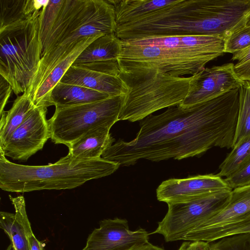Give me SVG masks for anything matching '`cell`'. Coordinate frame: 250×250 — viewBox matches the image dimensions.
<instances>
[{"label":"cell","instance_id":"cell-15","mask_svg":"<svg viewBox=\"0 0 250 250\" xmlns=\"http://www.w3.org/2000/svg\"><path fill=\"white\" fill-rule=\"evenodd\" d=\"M61 82L101 92L110 96H122L125 87L119 76L88 69L72 64Z\"/></svg>","mask_w":250,"mask_h":250},{"label":"cell","instance_id":"cell-10","mask_svg":"<svg viewBox=\"0 0 250 250\" xmlns=\"http://www.w3.org/2000/svg\"><path fill=\"white\" fill-rule=\"evenodd\" d=\"M47 110L43 106L34 107L23 124L0 147V151L13 160L26 161L41 150L50 139Z\"/></svg>","mask_w":250,"mask_h":250},{"label":"cell","instance_id":"cell-25","mask_svg":"<svg viewBox=\"0 0 250 250\" xmlns=\"http://www.w3.org/2000/svg\"><path fill=\"white\" fill-rule=\"evenodd\" d=\"M9 196L15 209L16 219L23 228L29 250H43L42 244L37 239L32 231L26 211L24 197L20 195L13 197L10 195Z\"/></svg>","mask_w":250,"mask_h":250},{"label":"cell","instance_id":"cell-4","mask_svg":"<svg viewBox=\"0 0 250 250\" xmlns=\"http://www.w3.org/2000/svg\"><path fill=\"white\" fill-rule=\"evenodd\" d=\"M120 166L102 157L77 160L66 156L48 165H23L10 162L0 151V188L13 192L72 189L110 175Z\"/></svg>","mask_w":250,"mask_h":250},{"label":"cell","instance_id":"cell-24","mask_svg":"<svg viewBox=\"0 0 250 250\" xmlns=\"http://www.w3.org/2000/svg\"><path fill=\"white\" fill-rule=\"evenodd\" d=\"M0 227L10 240L13 250H29L23 228L15 214L0 211Z\"/></svg>","mask_w":250,"mask_h":250},{"label":"cell","instance_id":"cell-8","mask_svg":"<svg viewBox=\"0 0 250 250\" xmlns=\"http://www.w3.org/2000/svg\"><path fill=\"white\" fill-rule=\"evenodd\" d=\"M232 190H224L185 202L168 204L167 212L151 234H160L167 242L183 240L190 231L222 210Z\"/></svg>","mask_w":250,"mask_h":250},{"label":"cell","instance_id":"cell-30","mask_svg":"<svg viewBox=\"0 0 250 250\" xmlns=\"http://www.w3.org/2000/svg\"><path fill=\"white\" fill-rule=\"evenodd\" d=\"M225 180L233 189L250 184V161L241 169Z\"/></svg>","mask_w":250,"mask_h":250},{"label":"cell","instance_id":"cell-28","mask_svg":"<svg viewBox=\"0 0 250 250\" xmlns=\"http://www.w3.org/2000/svg\"><path fill=\"white\" fill-rule=\"evenodd\" d=\"M208 250H250V234L233 235L209 244Z\"/></svg>","mask_w":250,"mask_h":250},{"label":"cell","instance_id":"cell-34","mask_svg":"<svg viewBox=\"0 0 250 250\" xmlns=\"http://www.w3.org/2000/svg\"><path fill=\"white\" fill-rule=\"evenodd\" d=\"M5 250H13V246L11 243L7 247Z\"/></svg>","mask_w":250,"mask_h":250},{"label":"cell","instance_id":"cell-26","mask_svg":"<svg viewBox=\"0 0 250 250\" xmlns=\"http://www.w3.org/2000/svg\"><path fill=\"white\" fill-rule=\"evenodd\" d=\"M63 0H50L42 9L40 16L39 30L42 42H44L58 15Z\"/></svg>","mask_w":250,"mask_h":250},{"label":"cell","instance_id":"cell-6","mask_svg":"<svg viewBox=\"0 0 250 250\" xmlns=\"http://www.w3.org/2000/svg\"><path fill=\"white\" fill-rule=\"evenodd\" d=\"M41 12L0 29V75L10 83L17 95L26 91L41 59Z\"/></svg>","mask_w":250,"mask_h":250},{"label":"cell","instance_id":"cell-14","mask_svg":"<svg viewBox=\"0 0 250 250\" xmlns=\"http://www.w3.org/2000/svg\"><path fill=\"white\" fill-rule=\"evenodd\" d=\"M104 34L86 37L79 41L63 59L54 66L42 80L28 92L35 107L51 106L50 95L53 88L59 83L82 52L93 41Z\"/></svg>","mask_w":250,"mask_h":250},{"label":"cell","instance_id":"cell-23","mask_svg":"<svg viewBox=\"0 0 250 250\" xmlns=\"http://www.w3.org/2000/svg\"><path fill=\"white\" fill-rule=\"evenodd\" d=\"M250 135V82L239 88V106L233 146Z\"/></svg>","mask_w":250,"mask_h":250},{"label":"cell","instance_id":"cell-9","mask_svg":"<svg viewBox=\"0 0 250 250\" xmlns=\"http://www.w3.org/2000/svg\"><path fill=\"white\" fill-rule=\"evenodd\" d=\"M243 234H250V184L232 189L227 206L188 232L183 240L209 243Z\"/></svg>","mask_w":250,"mask_h":250},{"label":"cell","instance_id":"cell-12","mask_svg":"<svg viewBox=\"0 0 250 250\" xmlns=\"http://www.w3.org/2000/svg\"><path fill=\"white\" fill-rule=\"evenodd\" d=\"M149 235L143 228L130 230L125 219H104L89 235L82 250H130L147 244Z\"/></svg>","mask_w":250,"mask_h":250},{"label":"cell","instance_id":"cell-7","mask_svg":"<svg viewBox=\"0 0 250 250\" xmlns=\"http://www.w3.org/2000/svg\"><path fill=\"white\" fill-rule=\"evenodd\" d=\"M121 96L76 105L55 107L48 120L50 139L57 144L69 146L92 128L112 125L119 121Z\"/></svg>","mask_w":250,"mask_h":250},{"label":"cell","instance_id":"cell-29","mask_svg":"<svg viewBox=\"0 0 250 250\" xmlns=\"http://www.w3.org/2000/svg\"><path fill=\"white\" fill-rule=\"evenodd\" d=\"M232 60L237 61L234 69L243 82H250V46L233 54Z\"/></svg>","mask_w":250,"mask_h":250},{"label":"cell","instance_id":"cell-3","mask_svg":"<svg viewBox=\"0 0 250 250\" xmlns=\"http://www.w3.org/2000/svg\"><path fill=\"white\" fill-rule=\"evenodd\" d=\"M114 8L108 0H63L58 15L42 44L39 67L26 92L85 37L115 33Z\"/></svg>","mask_w":250,"mask_h":250},{"label":"cell","instance_id":"cell-18","mask_svg":"<svg viewBox=\"0 0 250 250\" xmlns=\"http://www.w3.org/2000/svg\"><path fill=\"white\" fill-rule=\"evenodd\" d=\"M113 5L116 26L135 21L175 0H108Z\"/></svg>","mask_w":250,"mask_h":250},{"label":"cell","instance_id":"cell-16","mask_svg":"<svg viewBox=\"0 0 250 250\" xmlns=\"http://www.w3.org/2000/svg\"><path fill=\"white\" fill-rule=\"evenodd\" d=\"M112 126L101 125L91 128L68 147L66 156L77 160L101 158L115 141L109 133Z\"/></svg>","mask_w":250,"mask_h":250},{"label":"cell","instance_id":"cell-33","mask_svg":"<svg viewBox=\"0 0 250 250\" xmlns=\"http://www.w3.org/2000/svg\"><path fill=\"white\" fill-rule=\"evenodd\" d=\"M137 250H165L162 248L155 246L150 243L148 242L147 244L141 247Z\"/></svg>","mask_w":250,"mask_h":250},{"label":"cell","instance_id":"cell-21","mask_svg":"<svg viewBox=\"0 0 250 250\" xmlns=\"http://www.w3.org/2000/svg\"><path fill=\"white\" fill-rule=\"evenodd\" d=\"M49 0H0V29L26 20L41 11Z\"/></svg>","mask_w":250,"mask_h":250},{"label":"cell","instance_id":"cell-13","mask_svg":"<svg viewBox=\"0 0 250 250\" xmlns=\"http://www.w3.org/2000/svg\"><path fill=\"white\" fill-rule=\"evenodd\" d=\"M224 190H232L217 174L198 175L163 181L156 189L157 200L167 203L185 202Z\"/></svg>","mask_w":250,"mask_h":250},{"label":"cell","instance_id":"cell-11","mask_svg":"<svg viewBox=\"0 0 250 250\" xmlns=\"http://www.w3.org/2000/svg\"><path fill=\"white\" fill-rule=\"evenodd\" d=\"M244 83L235 72L232 63L205 68L193 75L187 96L178 105L191 106L240 88Z\"/></svg>","mask_w":250,"mask_h":250},{"label":"cell","instance_id":"cell-22","mask_svg":"<svg viewBox=\"0 0 250 250\" xmlns=\"http://www.w3.org/2000/svg\"><path fill=\"white\" fill-rule=\"evenodd\" d=\"M250 161V135L234 146L219 167L216 174L221 177H229L241 169Z\"/></svg>","mask_w":250,"mask_h":250},{"label":"cell","instance_id":"cell-5","mask_svg":"<svg viewBox=\"0 0 250 250\" xmlns=\"http://www.w3.org/2000/svg\"><path fill=\"white\" fill-rule=\"evenodd\" d=\"M125 87L119 121H141L155 111L179 104L187 96L193 75L172 77L158 71L136 75L120 73Z\"/></svg>","mask_w":250,"mask_h":250},{"label":"cell","instance_id":"cell-19","mask_svg":"<svg viewBox=\"0 0 250 250\" xmlns=\"http://www.w3.org/2000/svg\"><path fill=\"white\" fill-rule=\"evenodd\" d=\"M120 42L121 40L115 33L103 35L89 44L82 52L73 64L118 61L117 58L120 51Z\"/></svg>","mask_w":250,"mask_h":250},{"label":"cell","instance_id":"cell-31","mask_svg":"<svg viewBox=\"0 0 250 250\" xmlns=\"http://www.w3.org/2000/svg\"><path fill=\"white\" fill-rule=\"evenodd\" d=\"M12 91L10 83L0 75V114L4 111V108Z\"/></svg>","mask_w":250,"mask_h":250},{"label":"cell","instance_id":"cell-20","mask_svg":"<svg viewBox=\"0 0 250 250\" xmlns=\"http://www.w3.org/2000/svg\"><path fill=\"white\" fill-rule=\"evenodd\" d=\"M34 107L35 106L31 98L24 92L18 96L9 110L0 114V147L23 124Z\"/></svg>","mask_w":250,"mask_h":250},{"label":"cell","instance_id":"cell-35","mask_svg":"<svg viewBox=\"0 0 250 250\" xmlns=\"http://www.w3.org/2000/svg\"><path fill=\"white\" fill-rule=\"evenodd\" d=\"M247 24H249V25H250V19H249V21H248V23H247Z\"/></svg>","mask_w":250,"mask_h":250},{"label":"cell","instance_id":"cell-2","mask_svg":"<svg viewBox=\"0 0 250 250\" xmlns=\"http://www.w3.org/2000/svg\"><path fill=\"white\" fill-rule=\"evenodd\" d=\"M225 40L208 36L151 37L122 41L117 60L120 73L158 71L172 77L193 76L223 54Z\"/></svg>","mask_w":250,"mask_h":250},{"label":"cell","instance_id":"cell-1","mask_svg":"<svg viewBox=\"0 0 250 250\" xmlns=\"http://www.w3.org/2000/svg\"><path fill=\"white\" fill-rule=\"evenodd\" d=\"M239 106L237 88L190 107H169L141 120L133 140L119 139L102 158L129 166L140 159L181 160L201 155L214 146L232 148Z\"/></svg>","mask_w":250,"mask_h":250},{"label":"cell","instance_id":"cell-32","mask_svg":"<svg viewBox=\"0 0 250 250\" xmlns=\"http://www.w3.org/2000/svg\"><path fill=\"white\" fill-rule=\"evenodd\" d=\"M209 243L203 241L184 242L178 250H208Z\"/></svg>","mask_w":250,"mask_h":250},{"label":"cell","instance_id":"cell-17","mask_svg":"<svg viewBox=\"0 0 250 250\" xmlns=\"http://www.w3.org/2000/svg\"><path fill=\"white\" fill-rule=\"evenodd\" d=\"M110 97L108 95L83 86L58 83L52 90L50 104L65 107L95 102Z\"/></svg>","mask_w":250,"mask_h":250},{"label":"cell","instance_id":"cell-27","mask_svg":"<svg viewBox=\"0 0 250 250\" xmlns=\"http://www.w3.org/2000/svg\"><path fill=\"white\" fill-rule=\"evenodd\" d=\"M250 46V25L232 32L225 40L224 52L232 54Z\"/></svg>","mask_w":250,"mask_h":250}]
</instances>
